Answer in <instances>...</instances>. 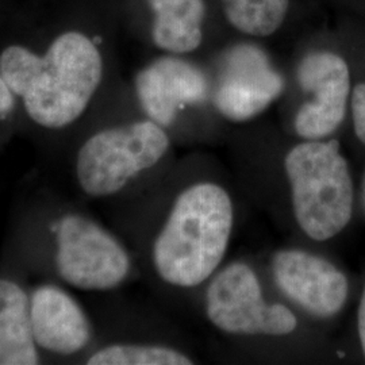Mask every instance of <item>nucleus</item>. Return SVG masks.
<instances>
[{
	"label": "nucleus",
	"mask_w": 365,
	"mask_h": 365,
	"mask_svg": "<svg viewBox=\"0 0 365 365\" xmlns=\"http://www.w3.org/2000/svg\"><path fill=\"white\" fill-rule=\"evenodd\" d=\"M238 223L229 182L200 170L172 188L146 235L144 257L161 287L190 294L226 262Z\"/></svg>",
	"instance_id": "nucleus-1"
},
{
	"label": "nucleus",
	"mask_w": 365,
	"mask_h": 365,
	"mask_svg": "<svg viewBox=\"0 0 365 365\" xmlns=\"http://www.w3.org/2000/svg\"><path fill=\"white\" fill-rule=\"evenodd\" d=\"M105 73L102 53L80 31H66L42 56L21 45L0 54V75L27 117L46 130L73 125L91 105Z\"/></svg>",
	"instance_id": "nucleus-2"
},
{
	"label": "nucleus",
	"mask_w": 365,
	"mask_h": 365,
	"mask_svg": "<svg viewBox=\"0 0 365 365\" xmlns=\"http://www.w3.org/2000/svg\"><path fill=\"white\" fill-rule=\"evenodd\" d=\"M288 215L304 240L322 244L351 225L357 191L339 140H298L280 158Z\"/></svg>",
	"instance_id": "nucleus-3"
},
{
	"label": "nucleus",
	"mask_w": 365,
	"mask_h": 365,
	"mask_svg": "<svg viewBox=\"0 0 365 365\" xmlns=\"http://www.w3.org/2000/svg\"><path fill=\"white\" fill-rule=\"evenodd\" d=\"M200 300L210 327L225 337L272 348L303 337L306 319L287 302L267 294L249 261H226L202 288Z\"/></svg>",
	"instance_id": "nucleus-4"
},
{
	"label": "nucleus",
	"mask_w": 365,
	"mask_h": 365,
	"mask_svg": "<svg viewBox=\"0 0 365 365\" xmlns=\"http://www.w3.org/2000/svg\"><path fill=\"white\" fill-rule=\"evenodd\" d=\"M172 146L170 131L146 117L101 129L75 153V182L95 200L125 195L170 163Z\"/></svg>",
	"instance_id": "nucleus-5"
},
{
	"label": "nucleus",
	"mask_w": 365,
	"mask_h": 365,
	"mask_svg": "<svg viewBox=\"0 0 365 365\" xmlns=\"http://www.w3.org/2000/svg\"><path fill=\"white\" fill-rule=\"evenodd\" d=\"M53 271L83 292H111L135 271L129 247L105 225L80 211H66L49 226Z\"/></svg>",
	"instance_id": "nucleus-6"
},
{
	"label": "nucleus",
	"mask_w": 365,
	"mask_h": 365,
	"mask_svg": "<svg viewBox=\"0 0 365 365\" xmlns=\"http://www.w3.org/2000/svg\"><path fill=\"white\" fill-rule=\"evenodd\" d=\"M267 274L279 298L306 321H333L349 302L348 274L327 256L303 245L274 250L267 262Z\"/></svg>",
	"instance_id": "nucleus-7"
},
{
	"label": "nucleus",
	"mask_w": 365,
	"mask_h": 365,
	"mask_svg": "<svg viewBox=\"0 0 365 365\" xmlns=\"http://www.w3.org/2000/svg\"><path fill=\"white\" fill-rule=\"evenodd\" d=\"M297 81L306 101L292 119L297 140L331 138L345 122L351 105V69L342 56L315 51L302 57Z\"/></svg>",
	"instance_id": "nucleus-8"
},
{
	"label": "nucleus",
	"mask_w": 365,
	"mask_h": 365,
	"mask_svg": "<svg viewBox=\"0 0 365 365\" xmlns=\"http://www.w3.org/2000/svg\"><path fill=\"white\" fill-rule=\"evenodd\" d=\"M286 78L253 45H238L223 58L211 103L223 119L244 123L261 115L283 95Z\"/></svg>",
	"instance_id": "nucleus-9"
},
{
	"label": "nucleus",
	"mask_w": 365,
	"mask_h": 365,
	"mask_svg": "<svg viewBox=\"0 0 365 365\" xmlns=\"http://www.w3.org/2000/svg\"><path fill=\"white\" fill-rule=\"evenodd\" d=\"M134 84L145 117L167 130L182 111L205 105L212 93L207 75L176 54L157 58L143 68Z\"/></svg>",
	"instance_id": "nucleus-10"
},
{
	"label": "nucleus",
	"mask_w": 365,
	"mask_h": 365,
	"mask_svg": "<svg viewBox=\"0 0 365 365\" xmlns=\"http://www.w3.org/2000/svg\"><path fill=\"white\" fill-rule=\"evenodd\" d=\"M29 292L31 329L41 354L71 359L87 352L95 330L83 304L56 283H41Z\"/></svg>",
	"instance_id": "nucleus-11"
},
{
	"label": "nucleus",
	"mask_w": 365,
	"mask_h": 365,
	"mask_svg": "<svg viewBox=\"0 0 365 365\" xmlns=\"http://www.w3.org/2000/svg\"><path fill=\"white\" fill-rule=\"evenodd\" d=\"M42 363L30 318V292L10 276H0V365Z\"/></svg>",
	"instance_id": "nucleus-12"
},
{
	"label": "nucleus",
	"mask_w": 365,
	"mask_h": 365,
	"mask_svg": "<svg viewBox=\"0 0 365 365\" xmlns=\"http://www.w3.org/2000/svg\"><path fill=\"white\" fill-rule=\"evenodd\" d=\"M153 11L152 38L170 54L195 52L203 41L205 0H148Z\"/></svg>",
	"instance_id": "nucleus-13"
},
{
	"label": "nucleus",
	"mask_w": 365,
	"mask_h": 365,
	"mask_svg": "<svg viewBox=\"0 0 365 365\" xmlns=\"http://www.w3.org/2000/svg\"><path fill=\"white\" fill-rule=\"evenodd\" d=\"M87 365H192L195 356L172 342L156 339H119L90 351Z\"/></svg>",
	"instance_id": "nucleus-14"
},
{
	"label": "nucleus",
	"mask_w": 365,
	"mask_h": 365,
	"mask_svg": "<svg viewBox=\"0 0 365 365\" xmlns=\"http://www.w3.org/2000/svg\"><path fill=\"white\" fill-rule=\"evenodd\" d=\"M226 21L242 34L268 37L286 21L289 0H221Z\"/></svg>",
	"instance_id": "nucleus-15"
},
{
	"label": "nucleus",
	"mask_w": 365,
	"mask_h": 365,
	"mask_svg": "<svg viewBox=\"0 0 365 365\" xmlns=\"http://www.w3.org/2000/svg\"><path fill=\"white\" fill-rule=\"evenodd\" d=\"M349 110L354 135L365 146V83H359L353 87Z\"/></svg>",
	"instance_id": "nucleus-16"
},
{
	"label": "nucleus",
	"mask_w": 365,
	"mask_h": 365,
	"mask_svg": "<svg viewBox=\"0 0 365 365\" xmlns=\"http://www.w3.org/2000/svg\"><path fill=\"white\" fill-rule=\"evenodd\" d=\"M356 330H357V339H359L361 356H363L365 361V280L363 288H361V292H360V299L357 303Z\"/></svg>",
	"instance_id": "nucleus-17"
},
{
	"label": "nucleus",
	"mask_w": 365,
	"mask_h": 365,
	"mask_svg": "<svg viewBox=\"0 0 365 365\" xmlns=\"http://www.w3.org/2000/svg\"><path fill=\"white\" fill-rule=\"evenodd\" d=\"M15 98L13 90L0 75V118L7 117L13 111Z\"/></svg>",
	"instance_id": "nucleus-18"
},
{
	"label": "nucleus",
	"mask_w": 365,
	"mask_h": 365,
	"mask_svg": "<svg viewBox=\"0 0 365 365\" xmlns=\"http://www.w3.org/2000/svg\"><path fill=\"white\" fill-rule=\"evenodd\" d=\"M360 199H361V206L365 212V172L363 175V180H361V187H360Z\"/></svg>",
	"instance_id": "nucleus-19"
}]
</instances>
